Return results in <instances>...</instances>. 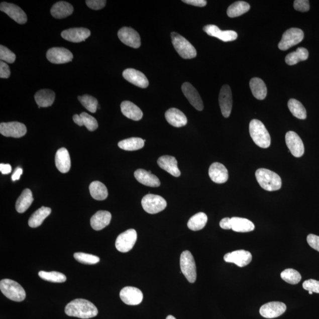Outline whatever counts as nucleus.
<instances>
[{"instance_id": "21", "label": "nucleus", "mask_w": 319, "mask_h": 319, "mask_svg": "<svg viewBox=\"0 0 319 319\" xmlns=\"http://www.w3.org/2000/svg\"><path fill=\"white\" fill-rule=\"evenodd\" d=\"M124 78L139 88H146L149 80L142 72L134 69H127L123 73Z\"/></svg>"}, {"instance_id": "37", "label": "nucleus", "mask_w": 319, "mask_h": 319, "mask_svg": "<svg viewBox=\"0 0 319 319\" xmlns=\"http://www.w3.org/2000/svg\"><path fill=\"white\" fill-rule=\"evenodd\" d=\"M250 9V6L247 2L240 1L231 5L227 10V15L234 18L245 14Z\"/></svg>"}, {"instance_id": "14", "label": "nucleus", "mask_w": 319, "mask_h": 319, "mask_svg": "<svg viewBox=\"0 0 319 319\" xmlns=\"http://www.w3.org/2000/svg\"><path fill=\"white\" fill-rule=\"evenodd\" d=\"M286 308V305L282 302L272 301L262 305L260 313L265 318H276L284 313Z\"/></svg>"}, {"instance_id": "9", "label": "nucleus", "mask_w": 319, "mask_h": 319, "mask_svg": "<svg viewBox=\"0 0 319 319\" xmlns=\"http://www.w3.org/2000/svg\"><path fill=\"white\" fill-rule=\"evenodd\" d=\"M137 234L135 230L130 229L119 235L116 241L117 250L127 253L133 249L136 243Z\"/></svg>"}, {"instance_id": "49", "label": "nucleus", "mask_w": 319, "mask_h": 319, "mask_svg": "<svg viewBox=\"0 0 319 319\" xmlns=\"http://www.w3.org/2000/svg\"><path fill=\"white\" fill-rule=\"evenodd\" d=\"M294 8L301 12H308L310 9L309 2L308 0H295L294 2Z\"/></svg>"}, {"instance_id": "26", "label": "nucleus", "mask_w": 319, "mask_h": 319, "mask_svg": "<svg viewBox=\"0 0 319 319\" xmlns=\"http://www.w3.org/2000/svg\"><path fill=\"white\" fill-rule=\"evenodd\" d=\"M55 163L57 169L62 173H68L70 170L71 162L68 151L65 148H61L57 151Z\"/></svg>"}, {"instance_id": "57", "label": "nucleus", "mask_w": 319, "mask_h": 319, "mask_svg": "<svg viewBox=\"0 0 319 319\" xmlns=\"http://www.w3.org/2000/svg\"><path fill=\"white\" fill-rule=\"evenodd\" d=\"M73 120L74 123H76L77 125H78L80 127L83 126L81 117H80V116L78 115V114H75V115H74L73 116Z\"/></svg>"}, {"instance_id": "24", "label": "nucleus", "mask_w": 319, "mask_h": 319, "mask_svg": "<svg viewBox=\"0 0 319 319\" xmlns=\"http://www.w3.org/2000/svg\"><path fill=\"white\" fill-rule=\"evenodd\" d=\"M112 218V214L109 211L99 210L92 217L90 226L94 230H102L109 226Z\"/></svg>"}, {"instance_id": "10", "label": "nucleus", "mask_w": 319, "mask_h": 319, "mask_svg": "<svg viewBox=\"0 0 319 319\" xmlns=\"http://www.w3.org/2000/svg\"><path fill=\"white\" fill-rule=\"evenodd\" d=\"M0 133L5 137L20 138L25 136L27 128L24 124L19 122L2 123Z\"/></svg>"}, {"instance_id": "1", "label": "nucleus", "mask_w": 319, "mask_h": 319, "mask_svg": "<svg viewBox=\"0 0 319 319\" xmlns=\"http://www.w3.org/2000/svg\"><path fill=\"white\" fill-rule=\"evenodd\" d=\"M65 311L69 316L84 319L95 317L98 314L95 305L83 298H77L70 301L66 305Z\"/></svg>"}, {"instance_id": "39", "label": "nucleus", "mask_w": 319, "mask_h": 319, "mask_svg": "<svg viewBox=\"0 0 319 319\" xmlns=\"http://www.w3.org/2000/svg\"><path fill=\"white\" fill-rule=\"evenodd\" d=\"M145 140L140 138L133 137L121 141L118 144L120 149L126 151H135L142 149Z\"/></svg>"}, {"instance_id": "12", "label": "nucleus", "mask_w": 319, "mask_h": 319, "mask_svg": "<svg viewBox=\"0 0 319 319\" xmlns=\"http://www.w3.org/2000/svg\"><path fill=\"white\" fill-rule=\"evenodd\" d=\"M285 143L292 155L300 157L304 153V147L299 136L294 132H288L285 135Z\"/></svg>"}, {"instance_id": "11", "label": "nucleus", "mask_w": 319, "mask_h": 319, "mask_svg": "<svg viewBox=\"0 0 319 319\" xmlns=\"http://www.w3.org/2000/svg\"><path fill=\"white\" fill-rule=\"evenodd\" d=\"M46 58L52 63L63 64L71 62L73 55L68 49L63 48H53L47 52Z\"/></svg>"}, {"instance_id": "17", "label": "nucleus", "mask_w": 319, "mask_h": 319, "mask_svg": "<svg viewBox=\"0 0 319 319\" xmlns=\"http://www.w3.org/2000/svg\"><path fill=\"white\" fill-rule=\"evenodd\" d=\"M252 255L246 250H237L227 253L224 257L227 263H234L240 267H244L249 264L252 261Z\"/></svg>"}, {"instance_id": "42", "label": "nucleus", "mask_w": 319, "mask_h": 319, "mask_svg": "<svg viewBox=\"0 0 319 319\" xmlns=\"http://www.w3.org/2000/svg\"><path fill=\"white\" fill-rule=\"evenodd\" d=\"M39 275L43 280L52 282V283H60L66 281L65 275L59 272L41 271L39 272Z\"/></svg>"}, {"instance_id": "4", "label": "nucleus", "mask_w": 319, "mask_h": 319, "mask_svg": "<svg viewBox=\"0 0 319 319\" xmlns=\"http://www.w3.org/2000/svg\"><path fill=\"white\" fill-rule=\"evenodd\" d=\"M0 290L9 299L20 302L24 300L26 291L18 282L10 279H4L0 282Z\"/></svg>"}, {"instance_id": "29", "label": "nucleus", "mask_w": 319, "mask_h": 319, "mask_svg": "<svg viewBox=\"0 0 319 319\" xmlns=\"http://www.w3.org/2000/svg\"><path fill=\"white\" fill-rule=\"evenodd\" d=\"M121 110L123 115L128 119L134 121H139L143 118L142 111L132 102L128 101V100L123 101L121 104Z\"/></svg>"}, {"instance_id": "35", "label": "nucleus", "mask_w": 319, "mask_h": 319, "mask_svg": "<svg viewBox=\"0 0 319 319\" xmlns=\"http://www.w3.org/2000/svg\"><path fill=\"white\" fill-rule=\"evenodd\" d=\"M52 210L48 207L42 206L37 210L29 220V226L31 228L39 227L43 223L46 218L51 214Z\"/></svg>"}, {"instance_id": "51", "label": "nucleus", "mask_w": 319, "mask_h": 319, "mask_svg": "<svg viewBox=\"0 0 319 319\" xmlns=\"http://www.w3.org/2000/svg\"><path fill=\"white\" fill-rule=\"evenodd\" d=\"M307 243L314 250L319 252V237L314 234H309L307 237Z\"/></svg>"}, {"instance_id": "28", "label": "nucleus", "mask_w": 319, "mask_h": 319, "mask_svg": "<svg viewBox=\"0 0 319 319\" xmlns=\"http://www.w3.org/2000/svg\"><path fill=\"white\" fill-rule=\"evenodd\" d=\"M167 122L170 125L175 127H182L186 126L187 119L184 113L177 109L168 110L165 114Z\"/></svg>"}, {"instance_id": "22", "label": "nucleus", "mask_w": 319, "mask_h": 319, "mask_svg": "<svg viewBox=\"0 0 319 319\" xmlns=\"http://www.w3.org/2000/svg\"><path fill=\"white\" fill-rule=\"evenodd\" d=\"M90 35V30L83 28L67 29L64 30L61 33V36L64 39L73 43L85 41Z\"/></svg>"}, {"instance_id": "44", "label": "nucleus", "mask_w": 319, "mask_h": 319, "mask_svg": "<svg viewBox=\"0 0 319 319\" xmlns=\"http://www.w3.org/2000/svg\"><path fill=\"white\" fill-rule=\"evenodd\" d=\"M80 103L82 105L85 107V108L88 110L89 112L92 113H95L96 112L97 109H98V100L93 96L89 95H84L83 96H79L78 97Z\"/></svg>"}, {"instance_id": "18", "label": "nucleus", "mask_w": 319, "mask_h": 319, "mask_svg": "<svg viewBox=\"0 0 319 319\" xmlns=\"http://www.w3.org/2000/svg\"><path fill=\"white\" fill-rule=\"evenodd\" d=\"M221 113L225 118H228L233 107V96L230 86L228 85L222 87L219 96Z\"/></svg>"}, {"instance_id": "6", "label": "nucleus", "mask_w": 319, "mask_h": 319, "mask_svg": "<svg viewBox=\"0 0 319 319\" xmlns=\"http://www.w3.org/2000/svg\"><path fill=\"white\" fill-rule=\"evenodd\" d=\"M180 264L181 271L189 281V283H193L197 277L196 266L193 256L189 251H184L181 254Z\"/></svg>"}, {"instance_id": "50", "label": "nucleus", "mask_w": 319, "mask_h": 319, "mask_svg": "<svg viewBox=\"0 0 319 319\" xmlns=\"http://www.w3.org/2000/svg\"><path fill=\"white\" fill-rule=\"evenodd\" d=\"M105 0H87L86 4L88 8L92 10H98L102 9L106 5Z\"/></svg>"}, {"instance_id": "23", "label": "nucleus", "mask_w": 319, "mask_h": 319, "mask_svg": "<svg viewBox=\"0 0 319 319\" xmlns=\"http://www.w3.org/2000/svg\"><path fill=\"white\" fill-rule=\"evenodd\" d=\"M209 175L214 182L223 184L228 180V172L226 166L220 163L211 164L209 169Z\"/></svg>"}, {"instance_id": "25", "label": "nucleus", "mask_w": 319, "mask_h": 319, "mask_svg": "<svg viewBox=\"0 0 319 319\" xmlns=\"http://www.w3.org/2000/svg\"><path fill=\"white\" fill-rule=\"evenodd\" d=\"M158 165L174 177H179L181 172L177 166L175 157L170 156L160 157L157 160Z\"/></svg>"}, {"instance_id": "55", "label": "nucleus", "mask_w": 319, "mask_h": 319, "mask_svg": "<svg viewBox=\"0 0 319 319\" xmlns=\"http://www.w3.org/2000/svg\"><path fill=\"white\" fill-rule=\"evenodd\" d=\"M12 166L9 164H0V171L3 174H8L12 172Z\"/></svg>"}, {"instance_id": "56", "label": "nucleus", "mask_w": 319, "mask_h": 319, "mask_svg": "<svg viewBox=\"0 0 319 319\" xmlns=\"http://www.w3.org/2000/svg\"><path fill=\"white\" fill-rule=\"evenodd\" d=\"M23 173V169L21 167H18L15 170L14 173H13L12 179L13 181L18 180L20 179V176H21Z\"/></svg>"}, {"instance_id": "5", "label": "nucleus", "mask_w": 319, "mask_h": 319, "mask_svg": "<svg viewBox=\"0 0 319 319\" xmlns=\"http://www.w3.org/2000/svg\"><path fill=\"white\" fill-rule=\"evenodd\" d=\"M171 37L174 49L182 58L190 59L195 58L196 50L187 39L175 32L171 33Z\"/></svg>"}, {"instance_id": "48", "label": "nucleus", "mask_w": 319, "mask_h": 319, "mask_svg": "<svg viewBox=\"0 0 319 319\" xmlns=\"http://www.w3.org/2000/svg\"><path fill=\"white\" fill-rule=\"evenodd\" d=\"M303 287L304 290L312 293H319V281L310 279L304 281Z\"/></svg>"}, {"instance_id": "47", "label": "nucleus", "mask_w": 319, "mask_h": 319, "mask_svg": "<svg viewBox=\"0 0 319 319\" xmlns=\"http://www.w3.org/2000/svg\"><path fill=\"white\" fill-rule=\"evenodd\" d=\"M16 58V55L11 50L5 46H0V59H1V61L13 63L15 62Z\"/></svg>"}, {"instance_id": "3", "label": "nucleus", "mask_w": 319, "mask_h": 319, "mask_svg": "<svg viewBox=\"0 0 319 319\" xmlns=\"http://www.w3.org/2000/svg\"><path fill=\"white\" fill-rule=\"evenodd\" d=\"M250 134L256 145L263 149L270 146L271 137L264 124L260 120H253L250 123Z\"/></svg>"}, {"instance_id": "46", "label": "nucleus", "mask_w": 319, "mask_h": 319, "mask_svg": "<svg viewBox=\"0 0 319 319\" xmlns=\"http://www.w3.org/2000/svg\"><path fill=\"white\" fill-rule=\"evenodd\" d=\"M79 116L81 117L83 126H85L90 132H93L98 129V122L94 117L86 113H82Z\"/></svg>"}, {"instance_id": "13", "label": "nucleus", "mask_w": 319, "mask_h": 319, "mask_svg": "<svg viewBox=\"0 0 319 319\" xmlns=\"http://www.w3.org/2000/svg\"><path fill=\"white\" fill-rule=\"evenodd\" d=\"M0 10L19 24H25L28 21V17L25 12L19 6L14 4L3 2L0 5Z\"/></svg>"}, {"instance_id": "31", "label": "nucleus", "mask_w": 319, "mask_h": 319, "mask_svg": "<svg viewBox=\"0 0 319 319\" xmlns=\"http://www.w3.org/2000/svg\"><path fill=\"white\" fill-rule=\"evenodd\" d=\"M37 104L40 107L46 108L52 105L55 101V93L50 89H42L37 92L35 95Z\"/></svg>"}, {"instance_id": "8", "label": "nucleus", "mask_w": 319, "mask_h": 319, "mask_svg": "<svg viewBox=\"0 0 319 319\" xmlns=\"http://www.w3.org/2000/svg\"><path fill=\"white\" fill-rule=\"evenodd\" d=\"M304 38V33L300 29L291 28L287 30L278 44V48L287 50L300 43Z\"/></svg>"}, {"instance_id": "36", "label": "nucleus", "mask_w": 319, "mask_h": 319, "mask_svg": "<svg viewBox=\"0 0 319 319\" xmlns=\"http://www.w3.org/2000/svg\"><path fill=\"white\" fill-rule=\"evenodd\" d=\"M89 191L90 195L97 200H105L109 195L108 190L105 184L99 181H95L90 183Z\"/></svg>"}, {"instance_id": "19", "label": "nucleus", "mask_w": 319, "mask_h": 319, "mask_svg": "<svg viewBox=\"0 0 319 319\" xmlns=\"http://www.w3.org/2000/svg\"><path fill=\"white\" fill-rule=\"evenodd\" d=\"M203 31L210 36L215 37L225 42H232L238 38L237 33L233 30H221L218 26L209 25L204 26Z\"/></svg>"}, {"instance_id": "34", "label": "nucleus", "mask_w": 319, "mask_h": 319, "mask_svg": "<svg viewBox=\"0 0 319 319\" xmlns=\"http://www.w3.org/2000/svg\"><path fill=\"white\" fill-rule=\"evenodd\" d=\"M250 86L255 98L263 100L267 94V86L263 80L258 78H254L250 80Z\"/></svg>"}, {"instance_id": "52", "label": "nucleus", "mask_w": 319, "mask_h": 319, "mask_svg": "<svg viewBox=\"0 0 319 319\" xmlns=\"http://www.w3.org/2000/svg\"><path fill=\"white\" fill-rule=\"evenodd\" d=\"M11 74L9 66L6 63L0 62V78L8 79Z\"/></svg>"}, {"instance_id": "27", "label": "nucleus", "mask_w": 319, "mask_h": 319, "mask_svg": "<svg viewBox=\"0 0 319 319\" xmlns=\"http://www.w3.org/2000/svg\"><path fill=\"white\" fill-rule=\"evenodd\" d=\"M134 176L138 182L144 185L153 187L160 186L159 178L145 170L142 169L137 170L134 173Z\"/></svg>"}, {"instance_id": "16", "label": "nucleus", "mask_w": 319, "mask_h": 319, "mask_svg": "<svg viewBox=\"0 0 319 319\" xmlns=\"http://www.w3.org/2000/svg\"><path fill=\"white\" fill-rule=\"evenodd\" d=\"M121 299L127 305H136L142 303L143 299L142 291L133 287H126L120 291Z\"/></svg>"}, {"instance_id": "58", "label": "nucleus", "mask_w": 319, "mask_h": 319, "mask_svg": "<svg viewBox=\"0 0 319 319\" xmlns=\"http://www.w3.org/2000/svg\"><path fill=\"white\" fill-rule=\"evenodd\" d=\"M166 319H176V318L174 317V316H173V315H168Z\"/></svg>"}, {"instance_id": "20", "label": "nucleus", "mask_w": 319, "mask_h": 319, "mask_svg": "<svg viewBox=\"0 0 319 319\" xmlns=\"http://www.w3.org/2000/svg\"><path fill=\"white\" fill-rule=\"evenodd\" d=\"M182 90L184 96L194 109L200 112L203 110V103L199 93L191 84L189 82L184 83Z\"/></svg>"}, {"instance_id": "2", "label": "nucleus", "mask_w": 319, "mask_h": 319, "mask_svg": "<svg viewBox=\"0 0 319 319\" xmlns=\"http://www.w3.org/2000/svg\"><path fill=\"white\" fill-rule=\"evenodd\" d=\"M255 177L258 184L265 190L273 191L281 189V178L273 171L262 168L256 171Z\"/></svg>"}, {"instance_id": "41", "label": "nucleus", "mask_w": 319, "mask_h": 319, "mask_svg": "<svg viewBox=\"0 0 319 319\" xmlns=\"http://www.w3.org/2000/svg\"><path fill=\"white\" fill-rule=\"evenodd\" d=\"M288 109L296 118L305 120L307 117V112L303 104L297 99H290L288 102Z\"/></svg>"}, {"instance_id": "53", "label": "nucleus", "mask_w": 319, "mask_h": 319, "mask_svg": "<svg viewBox=\"0 0 319 319\" xmlns=\"http://www.w3.org/2000/svg\"><path fill=\"white\" fill-rule=\"evenodd\" d=\"M182 2L187 5L200 7V8H203L207 5V2L205 0H183Z\"/></svg>"}, {"instance_id": "32", "label": "nucleus", "mask_w": 319, "mask_h": 319, "mask_svg": "<svg viewBox=\"0 0 319 319\" xmlns=\"http://www.w3.org/2000/svg\"><path fill=\"white\" fill-rule=\"evenodd\" d=\"M232 230L237 233H249L255 229L254 224L246 218L233 217L231 218Z\"/></svg>"}, {"instance_id": "40", "label": "nucleus", "mask_w": 319, "mask_h": 319, "mask_svg": "<svg viewBox=\"0 0 319 319\" xmlns=\"http://www.w3.org/2000/svg\"><path fill=\"white\" fill-rule=\"evenodd\" d=\"M207 222V217L203 212L197 213L188 221L187 227L191 231H197L202 230Z\"/></svg>"}, {"instance_id": "59", "label": "nucleus", "mask_w": 319, "mask_h": 319, "mask_svg": "<svg viewBox=\"0 0 319 319\" xmlns=\"http://www.w3.org/2000/svg\"><path fill=\"white\" fill-rule=\"evenodd\" d=\"M308 293H309V294H313V293H312L311 291H308Z\"/></svg>"}, {"instance_id": "45", "label": "nucleus", "mask_w": 319, "mask_h": 319, "mask_svg": "<svg viewBox=\"0 0 319 319\" xmlns=\"http://www.w3.org/2000/svg\"><path fill=\"white\" fill-rule=\"evenodd\" d=\"M73 256L76 261L84 264H95L99 263L100 261L98 257L84 253H76L74 254Z\"/></svg>"}, {"instance_id": "54", "label": "nucleus", "mask_w": 319, "mask_h": 319, "mask_svg": "<svg viewBox=\"0 0 319 319\" xmlns=\"http://www.w3.org/2000/svg\"><path fill=\"white\" fill-rule=\"evenodd\" d=\"M220 227L224 230H231V219L230 218H225L220 222Z\"/></svg>"}, {"instance_id": "7", "label": "nucleus", "mask_w": 319, "mask_h": 319, "mask_svg": "<svg viewBox=\"0 0 319 319\" xmlns=\"http://www.w3.org/2000/svg\"><path fill=\"white\" fill-rule=\"evenodd\" d=\"M142 204L144 210L150 214H156L162 211L167 206L165 199L156 194H147L143 198Z\"/></svg>"}, {"instance_id": "33", "label": "nucleus", "mask_w": 319, "mask_h": 319, "mask_svg": "<svg viewBox=\"0 0 319 319\" xmlns=\"http://www.w3.org/2000/svg\"><path fill=\"white\" fill-rule=\"evenodd\" d=\"M32 191L29 189L23 190L21 195L16 201V209L20 214L25 212L28 210L33 201Z\"/></svg>"}, {"instance_id": "15", "label": "nucleus", "mask_w": 319, "mask_h": 319, "mask_svg": "<svg viewBox=\"0 0 319 319\" xmlns=\"http://www.w3.org/2000/svg\"><path fill=\"white\" fill-rule=\"evenodd\" d=\"M118 36L124 44L133 48H139L141 46L140 36L135 30L124 27L118 32Z\"/></svg>"}, {"instance_id": "43", "label": "nucleus", "mask_w": 319, "mask_h": 319, "mask_svg": "<svg viewBox=\"0 0 319 319\" xmlns=\"http://www.w3.org/2000/svg\"><path fill=\"white\" fill-rule=\"evenodd\" d=\"M281 277L284 281L291 284H297L301 280L300 274L292 268H288L282 272Z\"/></svg>"}, {"instance_id": "30", "label": "nucleus", "mask_w": 319, "mask_h": 319, "mask_svg": "<svg viewBox=\"0 0 319 319\" xmlns=\"http://www.w3.org/2000/svg\"><path fill=\"white\" fill-rule=\"evenodd\" d=\"M73 12V6L66 2H59L52 6L50 13L53 18L61 19L71 15Z\"/></svg>"}, {"instance_id": "38", "label": "nucleus", "mask_w": 319, "mask_h": 319, "mask_svg": "<svg viewBox=\"0 0 319 319\" xmlns=\"http://www.w3.org/2000/svg\"><path fill=\"white\" fill-rule=\"evenodd\" d=\"M308 52L304 48H298L295 52L289 53L285 57V63L288 65H294L301 61L307 60Z\"/></svg>"}]
</instances>
